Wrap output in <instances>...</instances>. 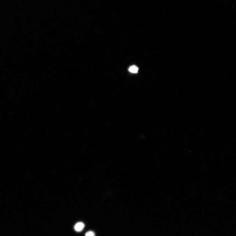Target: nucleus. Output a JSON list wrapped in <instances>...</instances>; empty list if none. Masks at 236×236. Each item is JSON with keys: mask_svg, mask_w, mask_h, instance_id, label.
Wrapping results in <instances>:
<instances>
[{"mask_svg": "<svg viewBox=\"0 0 236 236\" xmlns=\"http://www.w3.org/2000/svg\"><path fill=\"white\" fill-rule=\"evenodd\" d=\"M85 227V225L83 223L81 222H79L75 225L74 226L75 230L77 231V232H80L82 231L84 229Z\"/></svg>", "mask_w": 236, "mask_h": 236, "instance_id": "f257e3e1", "label": "nucleus"}, {"mask_svg": "<svg viewBox=\"0 0 236 236\" xmlns=\"http://www.w3.org/2000/svg\"><path fill=\"white\" fill-rule=\"evenodd\" d=\"M139 70V68L135 65L131 66L129 69V71L132 73H136Z\"/></svg>", "mask_w": 236, "mask_h": 236, "instance_id": "f03ea898", "label": "nucleus"}, {"mask_svg": "<svg viewBox=\"0 0 236 236\" xmlns=\"http://www.w3.org/2000/svg\"><path fill=\"white\" fill-rule=\"evenodd\" d=\"M85 236H96L95 233L93 231H90L86 233Z\"/></svg>", "mask_w": 236, "mask_h": 236, "instance_id": "7ed1b4c3", "label": "nucleus"}]
</instances>
